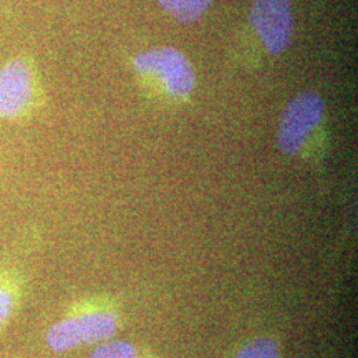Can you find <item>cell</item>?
<instances>
[{"mask_svg": "<svg viewBox=\"0 0 358 358\" xmlns=\"http://www.w3.org/2000/svg\"><path fill=\"white\" fill-rule=\"evenodd\" d=\"M249 24L271 55H280L294 38V8L290 0H252Z\"/></svg>", "mask_w": 358, "mask_h": 358, "instance_id": "3", "label": "cell"}, {"mask_svg": "<svg viewBox=\"0 0 358 358\" xmlns=\"http://www.w3.org/2000/svg\"><path fill=\"white\" fill-rule=\"evenodd\" d=\"M13 310V295L10 290L0 285V325H3Z\"/></svg>", "mask_w": 358, "mask_h": 358, "instance_id": "9", "label": "cell"}, {"mask_svg": "<svg viewBox=\"0 0 358 358\" xmlns=\"http://www.w3.org/2000/svg\"><path fill=\"white\" fill-rule=\"evenodd\" d=\"M234 358H279V348L272 338H257L245 345Z\"/></svg>", "mask_w": 358, "mask_h": 358, "instance_id": "7", "label": "cell"}, {"mask_svg": "<svg viewBox=\"0 0 358 358\" xmlns=\"http://www.w3.org/2000/svg\"><path fill=\"white\" fill-rule=\"evenodd\" d=\"M37 96V80L25 58H13L0 69V118L29 113Z\"/></svg>", "mask_w": 358, "mask_h": 358, "instance_id": "5", "label": "cell"}, {"mask_svg": "<svg viewBox=\"0 0 358 358\" xmlns=\"http://www.w3.org/2000/svg\"><path fill=\"white\" fill-rule=\"evenodd\" d=\"M136 73L155 85L171 101H189L196 92V71L179 48L159 45L136 53L133 58Z\"/></svg>", "mask_w": 358, "mask_h": 358, "instance_id": "1", "label": "cell"}, {"mask_svg": "<svg viewBox=\"0 0 358 358\" xmlns=\"http://www.w3.org/2000/svg\"><path fill=\"white\" fill-rule=\"evenodd\" d=\"M214 0H158L168 15L179 24H194L203 19Z\"/></svg>", "mask_w": 358, "mask_h": 358, "instance_id": "6", "label": "cell"}, {"mask_svg": "<svg viewBox=\"0 0 358 358\" xmlns=\"http://www.w3.org/2000/svg\"><path fill=\"white\" fill-rule=\"evenodd\" d=\"M136 348L129 342L116 340V342H106L96 347V350L90 355V358H134Z\"/></svg>", "mask_w": 358, "mask_h": 358, "instance_id": "8", "label": "cell"}, {"mask_svg": "<svg viewBox=\"0 0 358 358\" xmlns=\"http://www.w3.org/2000/svg\"><path fill=\"white\" fill-rule=\"evenodd\" d=\"M116 332V317L111 312H90L57 322L48 330L47 343L52 350L66 352L82 343L111 338Z\"/></svg>", "mask_w": 358, "mask_h": 358, "instance_id": "4", "label": "cell"}, {"mask_svg": "<svg viewBox=\"0 0 358 358\" xmlns=\"http://www.w3.org/2000/svg\"><path fill=\"white\" fill-rule=\"evenodd\" d=\"M325 118V101L317 92H302L295 95L280 115L277 145L284 155L294 156L302 151Z\"/></svg>", "mask_w": 358, "mask_h": 358, "instance_id": "2", "label": "cell"}]
</instances>
